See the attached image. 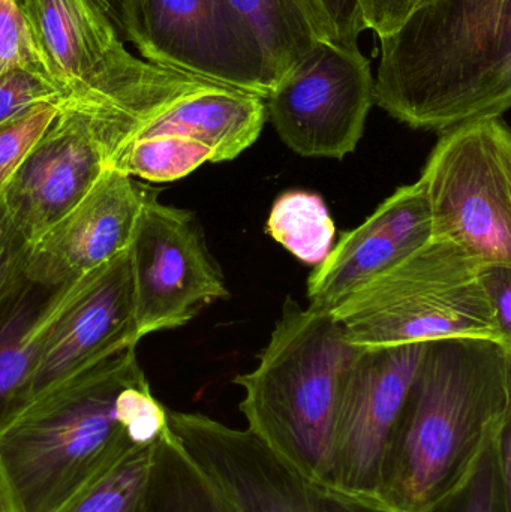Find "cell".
<instances>
[{"mask_svg": "<svg viewBox=\"0 0 511 512\" xmlns=\"http://www.w3.org/2000/svg\"><path fill=\"white\" fill-rule=\"evenodd\" d=\"M168 409L153 396L137 346L33 400L0 433V484L12 512H59L131 451L156 444Z\"/></svg>", "mask_w": 511, "mask_h": 512, "instance_id": "cell-1", "label": "cell"}, {"mask_svg": "<svg viewBox=\"0 0 511 512\" xmlns=\"http://www.w3.org/2000/svg\"><path fill=\"white\" fill-rule=\"evenodd\" d=\"M511 420V346L426 342L381 465L377 502L420 512L452 492L489 436Z\"/></svg>", "mask_w": 511, "mask_h": 512, "instance_id": "cell-2", "label": "cell"}, {"mask_svg": "<svg viewBox=\"0 0 511 512\" xmlns=\"http://www.w3.org/2000/svg\"><path fill=\"white\" fill-rule=\"evenodd\" d=\"M380 41L374 101L404 125L444 132L511 107V0H423Z\"/></svg>", "mask_w": 511, "mask_h": 512, "instance_id": "cell-3", "label": "cell"}, {"mask_svg": "<svg viewBox=\"0 0 511 512\" xmlns=\"http://www.w3.org/2000/svg\"><path fill=\"white\" fill-rule=\"evenodd\" d=\"M360 351L330 312L288 297L257 367L234 378L249 432L323 486L339 397Z\"/></svg>", "mask_w": 511, "mask_h": 512, "instance_id": "cell-4", "label": "cell"}, {"mask_svg": "<svg viewBox=\"0 0 511 512\" xmlns=\"http://www.w3.org/2000/svg\"><path fill=\"white\" fill-rule=\"evenodd\" d=\"M483 262L441 237L351 292L330 315L357 348L441 339H489L511 346L480 282Z\"/></svg>", "mask_w": 511, "mask_h": 512, "instance_id": "cell-5", "label": "cell"}, {"mask_svg": "<svg viewBox=\"0 0 511 512\" xmlns=\"http://www.w3.org/2000/svg\"><path fill=\"white\" fill-rule=\"evenodd\" d=\"M432 236L511 264V135L501 117L441 132L423 168Z\"/></svg>", "mask_w": 511, "mask_h": 512, "instance_id": "cell-6", "label": "cell"}, {"mask_svg": "<svg viewBox=\"0 0 511 512\" xmlns=\"http://www.w3.org/2000/svg\"><path fill=\"white\" fill-rule=\"evenodd\" d=\"M264 101L288 149L341 161L356 152L375 104L371 63L359 45L320 41Z\"/></svg>", "mask_w": 511, "mask_h": 512, "instance_id": "cell-7", "label": "cell"}, {"mask_svg": "<svg viewBox=\"0 0 511 512\" xmlns=\"http://www.w3.org/2000/svg\"><path fill=\"white\" fill-rule=\"evenodd\" d=\"M129 251L54 289L33 331L32 400L122 349L137 346Z\"/></svg>", "mask_w": 511, "mask_h": 512, "instance_id": "cell-8", "label": "cell"}, {"mask_svg": "<svg viewBox=\"0 0 511 512\" xmlns=\"http://www.w3.org/2000/svg\"><path fill=\"white\" fill-rule=\"evenodd\" d=\"M135 318L141 339L176 330L230 295L194 213L150 195L129 245Z\"/></svg>", "mask_w": 511, "mask_h": 512, "instance_id": "cell-9", "label": "cell"}, {"mask_svg": "<svg viewBox=\"0 0 511 512\" xmlns=\"http://www.w3.org/2000/svg\"><path fill=\"white\" fill-rule=\"evenodd\" d=\"M168 423L240 512H392L308 480L248 429L197 412L168 411Z\"/></svg>", "mask_w": 511, "mask_h": 512, "instance_id": "cell-10", "label": "cell"}, {"mask_svg": "<svg viewBox=\"0 0 511 512\" xmlns=\"http://www.w3.org/2000/svg\"><path fill=\"white\" fill-rule=\"evenodd\" d=\"M425 346L362 348L357 355L336 409L327 487L377 502L387 441Z\"/></svg>", "mask_w": 511, "mask_h": 512, "instance_id": "cell-11", "label": "cell"}, {"mask_svg": "<svg viewBox=\"0 0 511 512\" xmlns=\"http://www.w3.org/2000/svg\"><path fill=\"white\" fill-rule=\"evenodd\" d=\"M107 170V153L83 114L59 107L30 147L0 198L17 230L33 245L71 212Z\"/></svg>", "mask_w": 511, "mask_h": 512, "instance_id": "cell-12", "label": "cell"}, {"mask_svg": "<svg viewBox=\"0 0 511 512\" xmlns=\"http://www.w3.org/2000/svg\"><path fill=\"white\" fill-rule=\"evenodd\" d=\"M153 192L134 177L105 170L86 197L30 246L26 276L54 288L122 254Z\"/></svg>", "mask_w": 511, "mask_h": 512, "instance_id": "cell-13", "label": "cell"}, {"mask_svg": "<svg viewBox=\"0 0 511 512\" xmlns=\"http://www.w3.org/2000/svg\"><path fill=\"white\" fill-rule=\"evenodd\" d=\"M143 41L183 71L266 99L260 56L225 0H144Z\"/></svg>", "mask_w": 511, "mask_h": 512, "instance_id": "cell-14", "label": "cell"}, {"mask_svg": "<svg viewBox=\"0 0 511 512\" xmlns=\"http://www.w3.org/2000/svg\"><path fill=\"white\" fill-rule=\"evenodd\" d=\"M432 237L422 183L396 189L360 227L342 234L308 277L309 306L330 312L351 292Z\"/></svg>", "mask_w": 511, "mask_h": 512, "instance_id": "cell-15", "label": "cell"}, {"mask_svg": "<svg viewBox=\"0 0 511 512\" xmlns=\"http://www.w3.org/2000/svg\"><path fill=\"white\" fill-rule=\"evenodd\" d=\"M63 101L128 56L105 0H17Z\"/></svg>", "mask_w": 511, "mask_h": 512, "instance_id": "cell-16", "label": "cell"}, {"mask_svg": "<svg viewBox=\"0 0 511 512\" xmlns=\"http://www.w3.org/2000/svg\"><path fill=\"white\" fill-rule=\"evenodd\" d=\"M266 101L243 90L209 84L168 105L126 141L173 138L200 144L212 152V164L234 161L260 138Z\"/></svg>", "mask_w": 511, "mask_h": 512, "instance_id": "cell-17", "label": "cell"}, {"mask_svg": "<svg viewBox=\"0 0 511 512\" xmlns=\"http://www.w3.org/2000/svg\"><path fill=\"white\" fill-rule=\"evenodd\" d=\"M225 3L257 50L270 92L318 42L330 41L309 0H225Z\"/></svg>", "mask_w": 511, "mask_h": 512, "instance_id": "cell-18", "label": "cell"}, {"mask_svg": "<svg viewBox=\"0 0 511 512\" xmlns=\"http://www.w3.org/2000/svg\"><path fill=\"white\" fill-rule=\"evenodd\" d=\"M56 288L26 276L0 294V433L32 400L33 331Z\"/></svg>", "mask_w": 511, "mask_h": 512, "instance_id": "cell-19", "label": "cell"}, {"mask_svg": "<svg viewBox=\"0 0 511 512\" xmlns=\"http://www.w3.org/2000/svg\"><path fill=\"white\" fill-rule=\"evenodd\" d=\"M144 512H240L168 423L153 450Z\"/></svg>", "mask_w": 511, "mask_h": 512, "instance_id": "cell-20", "label": "cell"}, {"mask_svg": "<svg viewBox=\"0 0 511 512\" xmlns=\"http://www.w3.org/2000/svg\"><path fill=\"white\" fill-rule=\"evenodd\" d=\"M509 421L489 436L467 477L440 501L420 512H511Z\"/></svg>", "mask_w": 511, "mask_h": 512, "instance_id": "cell-21", "label": "cell"}, {"mask_svg": "<svg viewBox=\"0 0 511 512\" xmlns=\"http://www.w3.org/2000/svg\"><path fill=\"white\" fill-rule=\"evenodd\" d=\"M266 230L291 255L311 265L324 261L336 236L335 222L323 197L306 191L279 195L267 218Z\"/></svg>", "mask_w": 511, "mask_h": 512, "instance_id": "cell-22", "label": "cell"}, {"mask_svg": "<svg viewBox=\"0 0 511 512\" xmlns=\"http://www.w3.org/2000/svg\"><path fill=\"white\" fill-rule=\"evenodd\" d=\"M155 445L131 451L59 512H144Z\"/></svg>", "mask_w": 511, "mask_h": 512, "instance_id": "cell-23", "label": "cell"}, {"mask_svg": "<svg viewBox=\"0 0 511 512\" xmlns=\"http://www.w3.org/2000/svg\"><path fill=\"white\" fill-rule=\"evenodd\" d=\"M15 69L41 75L56 86L50 65L39 50L17 0H0V77Z\"/></svg>", "mask_w": 511, "mask_h": 512, "instance_id": "cell-24", "label": "cell"}, {"mask_svg": "<svg viewBox=\"0 0 511 512\" xmlns=\"http://www.w3.org/2000/svg\"><path fill=\"white\" fill-rule=\"evenodd\" d=\"M57 113V105L39 104L17 119L0 126V194L18 162L47 131Z\"/></svg>", "mask_w": 511, "mask_h": 512, "instance_id": "cell-25", "label": "cell"}, {"mask_svg": "<svg viewBox=\"0 0 511 512\" xmlns=\"http://www.w3.org/2000/svg\"><path fill=\"white\" fill-rule=\"evenodd\" d=\"M63 95L53 83L24 69L0 77V126L17 119L39 104L59 107Z\"/></svg>", "mask_w": 511, "mask_h": 512, "instance_id": "cell-26", "label": "cell"}, {"mask_svg": "<svg viewBox=\"0 0 511 512\" xmlns=\"http://www.w3.org/2000/svg\"><path fill=\"white\" fill-rule=\"evenodd\" d=\"M30 246L0 198V294L26 277Z\"/></svg>", "mask_w": 511, "mask_h": 512, "instance_id": "cell-27", "label": "cell"}, {"mask_svg": "<svg viewBox=\"0 0 511 512\" xmlns=\"http://www.w3.org/2000/svg\"><path fill=\"white\" fill-rule=\"evenodd\" d=\"M330 41L342 45H359L365 30L356 0H309Z\"/></svg>", "mask_w": 511, "mask_h": 512, "instance_id": "cell-28", "label": "cell"}, {"mask_svg": "<svg viewBox=\"0 0 511 512\" xmlns=\"http://www.w3.org/2000/svg\"><path fill=\"white\" fill-rule=\"evenodd\" d=\"M423 0H356L363 27L378 38L392 35Z\"/></svg>", "mask_w": 511, "mask_h": 512, "instance_id": "cell-29", "label": "cell"}, {"mask_svg": "<svg viewBox=\"0 0 511 512\" xmlns=\"http://www.w3.org/2000/svg\"><path fill=\"white\" fill-rule=\"evenodd\" d=\"M480 282L501 330L511 339V264H482Z\"/></svg>", "mask_w": 511, "mask_h": 512, "instance_id": "cell-30", "label": "cell"}, {"mask_svg": "<svg viewBox=\"0 0 511 512\" xmlns=\"http://www.w3.org/2000/svg\"><path fill=\"white\" fill-rule=\"evenodd\" d=\"M0 512H12L9 507L8 499H6L5 492H3L2 484H0Z\"/></svg>", "mask_w": 511, "mask_h": 512, "instance_id": "cell-31", "label": "cell"}]
</instances>
